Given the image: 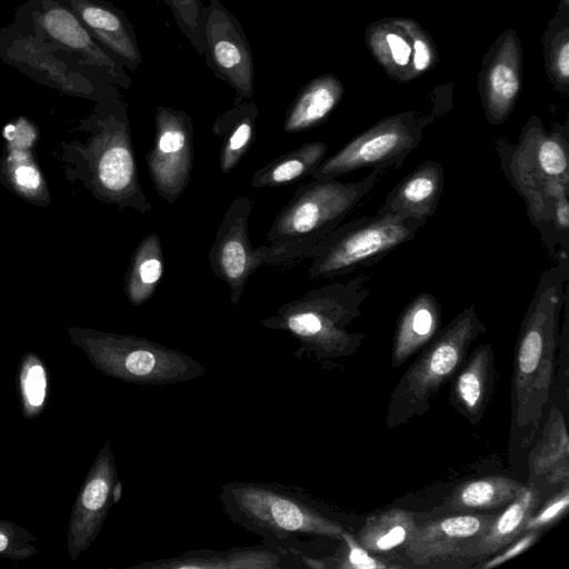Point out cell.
<instances>
[{
    "label": "cell",
    "mask_w": 569,
    "mask_h": 569,
    "mask_svg": "<svg viewBox=\"0 0 569 569\" xmlns=\"http://www.w3.org/2000/svg\"><path fill=\"white\" fill-rule=\"evenodd\" d=\"M163 274V251L158 233L144 236L136 247L124 276L123 291L139 307L156 292Z\"/></svg>",
    "instance_id": "f546056e"
},
{
    "label": "cell",
    "mask_w": 569,
    "mask_h": 569,
    "mask_svg": "<svg viewBox=\"0 0 569 569\" xmlns=\"http://www.w3.org/2000/svg\"><path fill=\"white\" fill-rule=\"evenodd\" d=\"M557 67L563 79L569 77V43L565 42L560 48L558 58H557Z\"/></svg>",
    "instance_id": "ab89813d"
},
{
    "label": "cell",
    "mask_w": 569,
    "mask_h": 569,
    "mask_svg": "<svg viewBox=\"0 0 569 569\" xmlns=\"http://www.w3.org/2000/svg\"><path fill=\"white\" fill-rule=\"evenodd\" d=\"M202 36L207 66L236 93L234 103L253 97V57L238 19L219 1L203 9Z\"/></svg>",
    "instance_id": "2e32d148"
},
{
    "label": "cell",
    "mask_w": 569,
    "mask_h": 569,
    "mask_svg": "<svg viewBox=\"0 0 569 569\" xmlns=\"http://www.w3.org/2000/svg\"><path fill=\"white\" fill-rule=\"evenodd\" d=\"M540 497L536 489L527 488L493 519L489 529L470 547L460 560L459 568L476 567L502 550L525 531V525L538 508Z\"/></svg>",
    "instance_id": "cb8c5ba5"
},
{
    "label": "cell",
    "mask_w": 569,
    "mask_h": 569,
    "mask_svg": "<svg viewBox=\"0 0 569 569\" xmlns=\"http://www.w3.org/2000/svg\"><path fill=\"white\" fill-rule=\"evenodd\" d=\"M421 133V126L410 116L383 120L323 159L311 177L329 180L366 168H397L418 147Z\"/></svg>",
    "instance_id": "4fadbf2b"
},
{
    "label": "cell",
    "mask_w": 569,
    "mask_h": 569,
    "mask_svg": "<svg viewBox=\"0 0 569 569\" xmlns=\"http://www.w3.org/2000/svg\"><path fill=\"white\" fill-rule=\"evenodd\" d=\"M526 488L527 485L509 477L487 476L460 485L440 509L446 515H452L501 508L513 501Z\"/></svg>",
    "instance_id": "83f0119b"
},
{
    "label": "cell",
    "mask_w": 569,
    "mask_h": 569,
    "mask_svg": "<svg viewBox=\"0 0 569 569\" xmlns=\"http://www.w3.org/2000/svg\"><path fill=\"white\" fill-rule=\"evenodd\" d=\"M98 116L82 149L90 188L104 202L147 213L152 206L140 186L127 106L114 88L100 99Z\"/></svg>",
    "instance_id": "8992f818"
},
{
    "label": "cell",
    "mask_w": 569,
    "mask_h": 569,
    "mask_svg": "<svg viewBox=\"0 0 569 569\" xmlns=\"http://www.w3.org/2000/svg\"><path fill=\"white\" fill-rule=\"evenodd\" d=\"M386 40L393 61L399 66L407 64L411 56L409 43L397 33H388Z\"/></svg>",
    "instance_id": "74e56055"
},
{
    "label": "cell",
    "mask_w": 569,
    "mask_h": 569,
    "mask_svg": "<svg viewBox=\"0 0 569 569\" xmlns=\"http://www.w3.org/2000/svg\"><path fill=\"white\" fill-rule=\"evenodd\" d=\"M430 62V52L427 44L422 40L415 42L413 64L418 71L428 68Z\"/></svg>",
    "instance_id": "f35d334b"
},
{
    "label": "cell",
    "mask_w": 569,
    "mask_h": 569,
    "mask_svg": "<svg viewBox=\"0 0 569 569\" xmlns=\"http://www.w3.org/2000/svg\"><path fill=\"white\" fill-rule=\"evenodd\" d=\"M7 147L0 160V179L22 199L38 204L50 200L46 179L30 150L37 139L34 126L24 117L4 130Z\"/></svg>",
    "instance_id": "d6986e66"
},
{
    "label": "cell",
    "mask_w": 569,
    "mask_h": 569,
    "mask_svg": "<svg viewBox=\"0 0 569 569\" xmlns=\"http://www.w3.org/2000/svg\"><path fill=\"white\" fill-rule=\"evenodd\" d=\"M342 93L340 82L332 76H321L308 82L289 106L283 131L298 133L310 130L332 112Z\"/></svg>",
    "instance_id": "4316f807"
},
{
    "label": "cell",
    "mask_w": 569,
    "mask_h": 569,
    "mask_svg": "<svg viewBox=\"0 0 569 569\" xmlns=\"http://www.w3.org/2000/svg\"><path fill=\"white\" fill-rule=\"evenodd\" d=\"M303 566L300 558L264 545L227 550H190L180 556L144 561L139 569H289Z\"/></svg>",
    "instance_id": "ffe728a7"
},
{
    "label": "cell",
    "mask_w": 569,
    "mask_h": 569,
    "mask_svg": "<svg viewBox=\"0 0 569 569\" xmlns=\"http://www.w3.org/2000/svg\"><path fill=\"white\" fill-rule=\"evenodd\" d=\"M569 506V483L561 486L553 492L539 509L537 508L525 525L523 531L538 530L542 531L560 518H562Z\"/></svg>",
    "instance_id": "e575fe53"
},
{
    "label": "cell",
    "mask_w": 569,
    "mask_h": 569,
    "mask_svg": "<svg viewBox=\"0 0 569 569\" xmlns=\"http://www.w3.org/2000/svg\"><path fill=\"white\" fill-rule=\"evenodd\" d=\"M0 57L34 81L70 96L101 99L113 89L102 90L113 83H97L84 72L73 70L54 46L16 21L0 31Z\"/></svg>",
    "instance_id": "7c38bea8"
},
{
    "label": "cell",
    "mask_w": 569,
    "mask_h": 569,
    "mask_svg": "<svg viewBox=\"0 0 569 569\" xmlns=\"http://www.w3.org/2000/svg\"><path fill=\"white\" fill-rule=\"evenodd\" d=\"M445 184L442 166L428 160L403 177L387 194L378 209L422 221L432 217L437 210Z\"/></svg>",
    "instance_id": "7402d4cb"
},
{
    "label": "cell",
    "mask_w": 569,
    "mask_h": 569,
    "mask_svg": "<svg viewBox=\"0 0 569 569\" xmlns=\"http://www.w3.org/2000/svg\"><path fill=\"white\" fill-rule=\"evenodd\" d=\"M218 498L231 522L259 536L262 545L298 558L311 557L313 539L341 541L346 530L291 485L230 481L220 485Z\"/></svg>",
    "instance_id": "7a4b0ae2"
},
{
    "label": "cell",
    "mask_w": 569,
    "mask_h": 569,
    "mask_svg": "<svg viewBox=\"0 0 569 569\" xmlns=\"http://www.w3.org/2000/svg\"><path fill=\"white\" fill-rule=\"evenodd\" d=\"M387 169H372L359 181L312 180L297 188L273 219L268 244L302 242L315 246L371 193Z\"/></svg>",
    "instance_id": "52a82bcc"
},
{
    "label": "cell",
    "mask_w": 569,
    "mask_h": 569,
    "mask_svg": "<svg viewBox=\"0 0 569 569\" xmlns=\"http://www.w3.org/2000/svg\"><path fill=\"white\" fill-rule=\"evenodd\" d=\"M567 132L548 133L541 126L523 128L519 141L496 142L500 168L523 199L532 224L541 232L557 198L569 193Z\"/></svg>",
    "instance_id": "277c9868"
},
{
    "label": "cell",
    "mask_w": 569,
    "mask_h": 569,
    "mask_svg": "<svg viewBox=\"0 0 569 569\" xmlns=\"http://www.w3.org/2000/svg\"><path fill=\"white\" fill-rule=\"evenodd\" d=\"M23 368L21 381L24 399L32 408L42 406L46 398L47 378L46 371L37 359Z\"/></svg>",
    "instance_id": "d590c367"
},
{
    "label": "cell",
    "mask_w": 569,
    "mask_h": 569,
    "mask_svg": "<svg viewBox=\"0 0 569 569\" xmlns=\"http://www.w3.org/2000/svg\"><path fill=\"white\" fill-rule=\"evenodd\" d=\"M568 279V258L542 271L521 322L511 386V446L517 449H527L535 440L550 399L557 323L569 296Z\"/></svg>",
    "instance_id": "6da1fadb"
},
{
    "label": "cell",
    "mask_w": 569,
    "mask_h": 569,
    "mask_svg": "<svg viewBox=\"0 0 569 569\" xmlns=\"http://www.w3.org/2000/svg\"><path fill=\"white\" fill-rule=\"evenodd\" d=\"M485 331L475 306L463 308L399 379L389 398L386 426L395 428L423 416L439 389L465 361L470 345Z\"/></svg>",
    "instance_id": "5b68a950"
},
{
    "label": "cell",
    "mask_w": 569,
    "mask_h": 569,
    "mask_svg": "<svg viewBox=\"0 0 569 569\" xmlns=\"http://www.w3.org/2000/svg\"><path fill=\"white\" fill-rule=\"evenodd\" d=\"M327 151L326 142L303 143L257 170L251 179V186L253 188H277L311 176L326 158Z\"/></svg>",
    "instance_id": "4dcf8cb0"
},
{
    "label": "cell",
    "mask_w": 569,
    "mask_h": 569,
    "mask_svg": "<svg viewBox=\"0 0 569 569\" xmlns=\"http://www.w3.org/2000/svg\"><path fill=\"white\" fill-rule=\"evenodd\" d=\"M121 497V482L108 440L101 449L76 506V546L86 548L98 535L112 503Z\"/></svg>",
    "instance_id": "ac0fdd59"
},
{
    "label": "cell",
    "mask_w": 569,
    "mask_h": 569,
    "mask_svg": "<svg viewBox=\"0 0 569 569\" xmlns=\"http://www.w3.org/2000/svg\"><path fill=\"white\" fill-rule=\"evenodd\" d=\"M519 91V79L513 69L501 62L492 67L488 77L487 112L492 123H501Z\"/></svg>",
    "instance_id": "d6a6232c"
},
{
    "label": "cell",
    "mask_w": 569,
    "mask_h": 569,
    "mask_svg": "<svg viewBox=\"0 0 569 569\" xmlns=\"http://www.w3.org/2000/svg\"><path fill=\"white\" fill-rule=\"evenodd\" d=\"M528 486L541 490L569 483V437L563 413L552 407L541 437L528 456Z\"/></svg>",
    "instance_id": "44dd1931"
},
{
    "label": "cell",
    "mask_w": 569,
    "mask_h": 569,
    "mask_svg": "<svg viewBox=\"0 0 569 569\" xmlns=\"http://www.w3.org/2000/svg\"><path fill=\"white\" fill-rule=\"evenodd\" d=\"M173 18L199 56L204 54L202 36L203 9L201 0H163Z\"/></svg>",
    "instance_id": "836d02e7"
},
{
    "label": "cell",
    "mask_w": 569,
    "mask_h": 569,
    "mask_svg": "<svg viewBox=\"0 0 569 569\" xmlns=\"http://www.w3.org/2000/svg\"><path fill=\"white\" fill-rule=\"evenodd\" d=\"M8 546H9L8 537L4 533L0 532V552L6 551Z\"/></svg>",
    "instance_id": "60d3db41"
},
{
    "label": "cell",
    "mask_w": 569,
    "mask_h": 569,
    "mask_svg": "<svg viewBox=\"0 0 569 569\" xmlns=\"http://www.w3.org/2000/svg\"><path fill=\"white\" fill-rule=\"evenodd\" d=\"M417 526L411 511L389 508L368 517L356 539L372 555L399 556Z\"/></svg>",
    "instance_id": "f1b7e54d"
},
{
    "label": "cell",
    "mask_w": 569,
    "mask_h": 569,
    "mask_svg": "<svg viewBox=\"0 0 569 569\" xmlns=\"http://www.w3.org/2000/svg\"><path fill=\"white\" fill-rule=\"evenodd\" d=\"M369 293L368 276L335 281L281 305L261 319V325L286 331L298 341L292 357L326 365L352 356L363 343L366 335L351 331L350 326L361 316V305Z\"/></svg>",
    "instance_id": "3957f363"
},
{
    "label": "cell",
    "mask_w": 569,
    "mask_h": 569,
    "mask_svg": "<svg viewBox=\"0 0 569 569\" xmlns=\"http://www.w3.org/2000/svg\"><path fill=\"white\" fill-rule=\"evenodd\" d=\"M252 201L238 197L223 214L208 254L212 273L230 289V301L237 306L250 276L262 266H282L312 259L315 246L302 242L251 246L249 218Z\"/></svg>",
    "instance_id": "30bf717a"
},
{
    "label": "cell",
    "mask_w": 569,
    "mask_h": 569,
    "mask_svg": "<svg viewBox=\"0 0 569 569\" xmlns=\"http://www.w3.org/2000/svg\"><path fill=\"white\" fill-rule=\"evenodd\" d=\"M303 566L323 569H393L405 568L401 563L388 562L369 552L349 530L341 535L340 547L331 556L323 558L300 556Z\"/></svg>",
    "instance_id": "1f68e13d"
},
{
    "label": "cell",
    "mask_w": 569,
    "mask_h": 569,
    "mask_svg": "<svg viewBox=\"0 0 569 569\" xmlns=\"http://www.w3.org/2000/svg\"><path fill=\"white\" fill-rule=\"evenodd\" d=\"M450 401L470 423L480 421L495 386V355L491 343L478 346L453 375Z\"/></svg>",
    "instance_id": "603a6c76"
},
{
    "label": "cell",
    "mask_w": 569,
    "mask_h": 569,
    "mask_svg": "<svg viewBox=\"0 0 569 569\" xmlns=\"http://www.w3.org/2000/svg\"><path fill=\"white\" fill-rule=\"evenodd\" d=\"M156 130L146 162L152 184L167 202L174 203L191 180L193 123L184 110L158 106Z\"/></svg>",
    "instance_id": "5bb4252c"
},
{
    "label": "cell",
    "mask_w": 569,
    "mask_h": 569,
    "mask_svg": "<svg viewBox=\"0 0 569 569\" xmlns=\"http://www.w3.org/2000/svg\"><path fill=\"white\" fill-rule=\"evenodd\" d=\"M540 536L541 531L538 530L526 531L511 543H509L507 547H505L502 550H500L501 552L498 551L493 556L487 558L481 563L477 565L476 568H496L527 551L538 541Z\"/></svg>",
    "instance_id": "8d00e7d4"
},
{
    "label": "cell",
    "mask_w": 569,
    "mask_h": 569,
    "mask_svg": "<svg viewBox=\"0 0 569 569\" xmlns=\"http://www.w3.org/2000/svg\"><path fill=\"white\" fill-rule=\"evenodd\" d=\"M22 24L71 56L79 66L128 89L131 79L124 67L110 56L89 33L76 14L58 0H29L17 9Z\"/></svg>",
    "instance_id": "8fae6325"
},
{
    "label": "cell",
    "mask_w": 569,
    "mask_h": 569,
    "mask_svg": "<svg viewBox=\"0 0 569 569\" xmlns=\"http://www.w3.org/2000/svg\"><path fill=\"white\" fill-rule=\"evenodd\" d=\"M441 307L429 292L417 295L398 318L392 348L391 365L398 367L421 350L438 333Z\"/></svg>",
    "instance_id": "d4e9b609"
},
{
    "label": "cell",
    "mask_w": 569,
    "mask_h": 569,
    "mask_svg": "<svg viewBox=\"0 0 569 569\" xmlns=\"http://www.w3.org/2000/svg\"><path fill=\"white\" fill-rule=\"evenodd\" d=\"M496 513H452L418 525L398 557L406 568H459Z\"/></svg>",
    "instance_id": "9a60e30c"
},
{
    "label": "cell",
    "mask_w": 569,
    "mask_h": 569,
    "mask_svg": "<svg viewBox=\"0 0 569 569\" xmlns=\"http://www.w3.org/2000/svg\"><path fill=\"white\" fill-rule=\"evenodd\" d=\"M69 8L92 38L117 61L136 72L142 61L137 36L127 14L102 0H58Z\"/></svg>",
    "instance_id": "e0dca14e"
},
{
    "label": "cell",
    "mask_w": 569,
    "mask_h": 569,
    "mask_svg": "<svg viewBox=\"0 0 569 569\" xmlns=\"http://www.w3.org/2000/svg\"><path fill=\"white\" fill-rule=\"evenodd\" d=\"M258 116L257 104L246 100L216 118L211 131L221 139L219 168L222 173L231 172L251 148Z\"/></svg>",
    "instance_id": "484cf974"
},
{
    "label": "cell",
    "mask_w": 569,
    "mask_h": 569,
    "mask_svg": "<svg viewBox=\"0 0 569 569\" xmlns=\"http://www.w3.org/2000/svg\"><path fill=\"white\" fill-rule=\"evenodd\" d=\"M423 224L380 211L339 224L316 244L308 278L332 279L376 264L397 247L412 240Z\"/></svg>",
    "instance_id": "9c48e42d"
},
{
    "label": "cell",
    "mask_w": 569,
    "mask_h": 569,
    "mask_svg": "<svg viewBox=\"0 0 569 569\" xmlns=\"http://www.w3.org/2000/svg\"><path fill=\"white\" fill-rule=\"evenodd\" d=\"M78 338L97 368L126 382L177 385L207 373L191 356L144 337L78 330Z\"/></svg>",
    "instance_id": "ba28073f"
}]
</instances>
